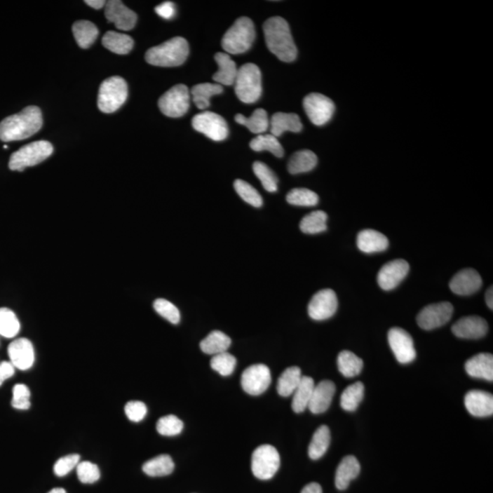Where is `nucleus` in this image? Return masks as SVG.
I'll return each mask as SVG.
<instances>
[{
    "mask_svg": "<svg viewBox=\"0 0 493 493\" xmlns=\"http://www.w3.org/2000/svg\"><path fill=\"white\" fill-rule=\"evenodd\" d=\"M189 54V46L186 39L175 37L149 48L145 53V60L158 67H177L186 62Z\"/></svg>",
    "mask_w": 493,
    "mask_h": 493,
    "instance_id": "nucleus-3",
    "label": "nucleus"
},
{
    "mask_svg": "<svg viewBox=\"0 0 493 493\" xmlns=\"http://www.w3.org/2000/svg\"><path fill=\"white\" fill-rule=\"evenodd\" d=\"M231 346V339L220 331L211 332L201 343L202 352L211 356L225 353Z\"/></svg>",
    "mask_w": 493,
    "mask_h": 493,
    "instance_id": "nucleus-30",
    "label": "nucleus"
},
{
    "mask_svg": "<svg viewBox=\"0 0 493 493\" xmlns=\"http://www.w3.org/2000/svg\"><path fill=\"white\" fill-rule=\"evenodd\" d=\"M314 381L310 377H302L300 384L293 393L292 407L295 413H302L309 407L314 389Z\"/></svg>",
    "mask_w": 493,
    "mask_h": 493,
    "instance_id": "nucleus-28",
    "label": "nucleus"
},
{
    "mask_svg": "<svg viewBox=\"0 0 493 493\" xmlns=\"http://www.w3.org/2000/svg\"><path fill=\"white\" fill-rule=\"evenodd\" d=\"M410 271V264L405 259H394L384 265L377 275L378 284L385 290H391L399 285Z\"/></svg>",
    "mask_w": 493,
    "mask_h": 493,
    "instance_id": "nucleus-16",
    "label": "nucleus"
},
{
    "mask_svg": "<svg viewBox=\"0 0 493 493\" xmlns=\"http://www.w3.org/2000/svg\"><path fill=\"white\" fill-rule=\"evenodd\" d=\"M215 60L219 66V71L213 75V80L222 86H233L238 74V68L234 60L226 53H216Z\"/></svg>",
    "mask_w": 493,
    "mask_h": 493,
    "instance_id": "nucleus-25",
    "label": "nucleus"
},
{
    "mask_svg": "<svg viewBox=\"0 0 493 493\" xmlns=\"http://www.w3.org/2000/svg\"><path fill=\"white\" fill-rule=\"evenodd\" d=\"M11 363L20 370H29L35 361V352L32 342L26 338L17 339L12 342L8 349Z\"/></svg>",
    "mask_w": 493,
    "mask_h": 493,
    "instance_id": "nucleus-18",
    "label": "nucleus"
},
{
    "mask_svg": "<svg viewBox=\"0 0 493 493\" xmlns=\"http://www.w3.org/2000/svg\"><path fill=\"white\" fill-rule=\"evenodd\" d=\"M318 162L316 154L310 150H302L290 157L288 170L290 174L306 173L313 170Z\"/></svg>",
    "mask_w": 493,
    "mask_h": 493,
    "instance_id": "nucleus-32",
    "label": "nucleus"
},
{
    "mask_svg": "<svg viewBox=\"0 0 493 493\" xmlns=\"http://www.w3.org/2000/svg\"><path fill=\"white\" fill-rule=\"evenodd\" d=\"M365 386L361 382H356L349 386L341 396V407L344 410L353 412L358 410L360 403L364 399Z\"/></svg>",
    "mask_w": 493,
    "mask_h": 493,
    "instance_id": "nucleus-39",
    "label": "nucleus"
},
{
    "mask_svg": "<svg viewBox=\"0 0 493 493\" xmlns=\"http://www.w3.org/2000/svg\"><path fill=\"white\" fill-rule=\"evenodd\" d=\"M72 32L77 44L81 48L92 46L99 35V30L95 24L88 20L76 21L72 26Z\"/></svg>",
    "mask_w": 493,
    "mask_h": 493,
    "instance_id": "nucleus-33",
    "label": "nucleus"
},
{
    "mask_svg": "<svg viewBox=\"0 0 493 493\" xmlns=\"http://www.w3.org/2000/svg\"><path fill=\"white\" fill-rule=\"evenodd\" d=\"M281 458L279 452L271 445H262L254 450L252 458V470L259 480L271 479L279 470Z\"/></svg>",
    "mask_w": 493,
    "mask_h": 493,
    "instance_id": "nucleus-8",
    "label": "nucleus"
},
{
    "mask_svg": "<svg viewBox=\"0 0 493 493\" xmlns=\"http://www.w3.org/2000/svg\"><path fill=\"white\" fill-rule=\"evenodd\" d=\"M304 107L311 122L317 126L327 123L335 110L334 102L320 93H311L305 97Z\"/></svg>",
    "mask_w": 493,
    "mask_h": 493,
    "instance_id": "nucleus-11",
    "label": "nucleus"
},
{
    "mask_svg": "<svg viewBox=\"0 0 493 493\" xmlns=\"http://www.w3.org/2000/svg\"><path fill=\"white\" fill-rule=\"evenodd\" d=\"M302 371L298 367L287 368L281 374L277 384V391L281 397L293 395L302 380Z\"/></svg>",
    "mask_w": 493,
    "mask_h": 493,
    "instance_id": "nucleus-37",
    "label": "nucleus"
},
{
    "mask_svg": "<svg viewBox=\"0 0 493 493\" xmlns=\"http://www.w3.org/2000/svg\"><path fill=\"white\" fill-rule=\"evenodd\" d=\"M11 405L16 410H29L30 407V391L28 386L23 385V384H19V385L14 386Z\"/></svg>",
    "mask_w": 493,
    "mask_h": 493,
    "instance_id": "nucleus-50",
    "label": "nucleus"
},
{
    "mask_svg": "<svg viewBox=\"0 0 493 493\" xmlns=\"http://www.w3.org/2000/svg\"><path fill=\"white\" fill-rule=\"evenodd\" d=\"M237 359L228 352L213 356L210 361L211 367L222 377H229L234 372Z\"/></svg>",
    "mask_w": 493,
    "mask_h": 493,
    "instance_id": "nucleus-46",
    "label": "nucleus"
},
{
    "mask_svg": "<svg viewBox=\"0 0 493 493\" xmlns=\"http://www.w3.org/2000/svg\"><path fill=\"white\" fill-rule=\"evenodd\" d=\"M453 314V306L450 302H443L429 304L420 311L417 317L419 327L424 330H433L446 325Z\"/></svg>",
    "mask_w": 493,
    "mask_h": 493,
    "instance_id": "nucleus-13",
    "label": "nucleus"
},
{
    "mask_svg": "<svg viewBox=\"0 0 493 493\" xmlns=\"http://www.w3.org/2000/svg\"><path fill=\"white\" fill-rule=\"evenodd\" d=\"M389 343L396 358L400 364H410L416 359L417 353L413 339L404 329L398 327L390 329Z\"/></svg>",
    "mask_w": 493,
    "mask_h": 493,
    "instance_id": "nucleus-15",
    "label": "nucleus"
},
{
    "mask_svg": "<svg viewBox=\"0 0 493 493\" xmlns=\"http://www.w3.org/2000/svg\"><path fill=\"white\" fill-rule=\"evenodd\" d=\"M20 323L16 314L8 308H0V335L13 338L19 334Z\"/></svg>",
    "mask_w": 493,
    "mask_h": 493,
    "instance_id": "nucleus-42",
    "label": "nucleus"
},
{
    "mask_svg": "<svg viewBox=\"0 0 493 493\" xmlns=\"http://www.w3.org/2000/svg\"><path fill=\"white\" fill-rule=\"evenodd\" d=\"M53 153V144L48 141H36L24 145L17 152L12 154L8 168L12 171H23L27 168L35 166L48 159Z\"/></svg>",
    "mask_w": 493,
    "mask_h": 493,
    "instance_id": "nucleus-7",
    "label": "nucleus"
},
{
    "mask_svg": "<svg viewBox=\"0 0 493 493\" xmlns=\"http://www.w3.org/2000/svg\"><path fill=\"white\" fill-rule=\"evenodd\" d=\"M360 470L359 461L356 457L347 456L342 459L339 464L337 473H335V486L340 491L349 488V484L356 478H358Z\"/></svg>",
    "mask_w": 493,
    "mask_h": 493,
    "instance_id": "nucleus-26",
    "label": "nucleus"
},
{
    "mask_svg": "<svg viewBox=\"0 0 493 493\" xmlns=\"http://www.w3.org/2000/svg\"><path fill=\"white\" fill-rule=\"evenodd\" d=\"M252 168L254 174L261 181L265 190L271 193L276 192L278 190V178L274 172L262 162L254 163Z\"/></svg>",
    "mask_w": 493,
    "mask_h": 493,
    "instance_id": "nucleus-44",
    "label": "nucleus"
},
{
    "mask_svg": "<svg viewBox=\"0 0 493 493\" xmlns=\"http://www.w3.org/2000/svg\"><path fill=\"white\" fill-rule=\"evenodd\" d=\"M183 428L182 420L175 415L163 417L157 421L156 424L157 432L160 435H166V437H173V435L180 434Z\"/></svg>",
    "mask_w": 493,
    "mask_h": 493,
    "instance_id": "nucleus-47",
    "label": "nucleus"
},
{
    "mask_svg": "<svg viewBox=\"0 0 493 493\" xmlns=\"http://www.w3.org/2000/svg\"><path fill=\"white\" fill-rule=\"evenodd\" d=\"M105 6V17L109 22L114 23L118 29L127 32L135 28L137 15L126 7L122 1L110 0Z\"/></svg>",
    "mask_w": 493,
    "mask_h": 493,
    "instance_id": "nucleus-17",
    "label": "nucleus"
},
{
    "mask_svg": "<svg viewBox=\"0 0 493 493\" xmlns=\"http://www.w3.org/2000/svg\"><path fill=\"white\" fill-rule=\"evenodd\" d=\"M14 374V365L11 362H2L0 364V386L8 378L13 377Z\"/></svg>",
    "mask_w": 493,
    "mask_h": 493,
    "instance_id": "nucleus-54",
    "label": "nucleus"
},
{
    "mask_svg": "<svg viewBox=\"0 0 493 493\" xmlns=\"http://www.w3.org/2000/svg\"><path fill=\"white\" fill-rule=\"evenodd\" d=\"M235 121L240 125L245 126L253 134L262 135L265 133L270 126L267 112L263 109H257L254 111L252 116L246 117L243 114H238L235 116Z\"/></svg>",
    "mask_w": 493,
    "mask_h": 493,
    "instance_id": "nucleus-31",
    "label": "nucleus"
},
{
    "mask_svg": "<svg viewBox=\"0 0 493 493\" xmlns=\"http://www.w3.org/2000/svg\"><path fill=\"white\" fill-rule=\"evenodd\" d=\"M271 383V370L266 365H250L242 373L241 386L247 394L262 395L269 389Z\"/></svg>",
    "mask_w": 493,
    "mask_h": 493,
    "instance_id": "nucleus-12",
    "label": "nucleus"
},
{
    "mask_svg": "<svg viewBox=\"0 0 493 493\" xmlns=\"http://www.w3.org/2000/svg\"><path fill=\"white\" fill-rule=\"evenodd\" d=\"M335 394V385L332 381L323 380L314 386L311 396L309 410L311 413L322 414L328 410Z\"/></svg>",
    "mask_w": 493,
    "mask_h": 493,
    "instance_id": "nucleus-22",
    "label": "nucleus"
},
{
    "mask_svg": "<svg viewBox=\"0 0 493 493\" xmlns=\"http://www.w3.org/2000/svg\"><path fill=\"white\" fill-rule=\"evenodd\" d=\"M154 309L168 322L177 325L180 322V313L177 307L166 299H157L154 302Z\"/></svg>",
    "mask_w": 493,
    "mask_h": 493,
    "instance_id": "nucleus-48",
    "label": "nucleus"
},
{
    "mask_svg": "<svg viewBox=\"0 0 493 493\" xmlns=\"http://www.w3.org/2000/svg\"><path fill=\"white\" fill-rule=\"evenodd\" d=\"M482 285L479 272L468 268L455 274L450 283V288L457 295H471L478 292Z\"/></svg>",
    "mask_w": 493,
    "mask_h": 493,
    "instance_id": "nucleus-19",
    "label": "nucleus"
},
{
    "mask_svg": "<svg viewBox=\"0 0 493 493\" xmlns=\"http://www.w3.org/2000/svg\"><path fill=\"white\" fill-rule=\"evenodd\" d=\"M160 111L165 116L178 118L184 116L190 107L189 88L184 84H177L160 97Z\"/></svg>",
    "mask_w": 493,
    "mask_h": 493,
    "instance_id": "nucleus-9",
    "label": "nucleus"
},
{
    "mask_svg": "<svg viewBox=\"0 0 493 493\" xmlns=\"http://www.w3.org/2000/svg\"><path fill=\"white\" fill-rule=\"evenodd\" d=\"M331 443V433L327 426H320L313 434L308 449V454L311 459L316 461L322 458L327 452Z\"/></svg>",
    "mask_w": 493,
    "mask_h": 493,
    "instance_id": "nucleus-35",
    "label": "nucleus"
},
{
    "mask_svg": "<svg viewBox=\"0 0 493 493\" xmlns=\"http://www.w3.org/2000/svg\"><path fill=\"white\" fill-rule=\"evenodd\" d=\"M465 369L471 377L492 382L493 356L491 353H479L474 356L466 362Z\"/></svg>",
    "mask_w": 493,
    "mask_h": 493,
    "instance_id": "nucleus-23",
    "label": "nucleus"
},
{
    "mask_svg": "<svg viewBox=\"0 0 493 493\" xmlns=\"http://www.w3.org/2000/svg\"><path fill=\"white\" fill-rule=\"evenodd\" d=\"M338 308L337 293L331 289L319 290L308 305V313L311 319L325 320L335 316Z\"/></svg>",
    "mask_w": 493,
    "mask_h": 493,
    "instance_id": "nucleus-14",
    "label": "nucleus"
},
{
    "mask_svg": "<svg viewBox=\"0 0 493 493\" xmlns=\"http://www.w3.org/2000/svg\"><path fill=\"white\" fill-rule=\"evenodd\" d=\"M301 493H323V489L320 484L311 482L305 486Z\"/></svg>",
    "mask_w": 493,
    "mask_h": 493,
    "instance_id": "nucleus-55",
    "label": "nucleus"
},
{
    "mask_svg": "<svg viewBox=\"0 0 493 493\" xmlns=\"http://www.w3.org/2000/svg\"><path fill=\"white\" fill-rule=\"evenodd\" d=\"M287 202L300 207H313L319 202V196L316 192L307 189H295L290 190L286 196Z\"/></svg>",
    "mask_w": 493,
    "mask_h": 493,
    "instance_id": "nucleus-43",
    "label": "nucleus"
},
{
    "mask_svg": "<svg viewBox=\"0 0 493 493\" xmlns=\"http://www.w3.org/2000/svg\"><path fill=\"white\" fill-rule=\"evenodd\" d=\"M196 131L201 133L211 140L220 142L229 135V127L224 118L212 112H203L196 114L192 120Z\"/></svg>",
    "mask_w": 493,
    "mask_h": 493,
    "instance_id": "nucleus-10",
    "label": "nucleus"
},
{
    "mask_svg": "<svg viewBox=\"0 0 493 493\" xmlns=\"http://www.w3.org/2000/svg\"><path fill=\"white\" fill-rule=\"evenodd\" d=\"M465 407L473 417H485L493 414V396L489 393L473 390L465 396Z\"/></svg>",
    "mask_w": 493,
    "mask_h": 493,
    "instance_id": "nucleus-21",
    "label": "nucleus"
},
{
    "mask_svg": "<svg viewBox=\"0 0 493 493\" xmlns=\"http://www.w3.org/2000/svg\"><path fill=\"white\" fill-rule=\"evenodd\" d=\"M102 45L112 53L126 55L134 48V39L123 33L108 32L102 38Z\"/></svg>",
    "mask_w": 493,
    "mask_h": 493,
    "instance_id": "nucleus-29",
    "label": "nucleus"
},
{
    "mask_svg": "<svg viewBox=\"0 0 493 493\" xmlns=\"http://www.w3.org/2000/svg\"><path fill=\"white\" fill-rule=\"evenodd\" d=\"M486 304L488 305L489 309H493V290L492 286L489 287L488 290H487L485 295Z\"/></svg>",
    "mask_w": 493,
    "mask_h": 493,
    "instance_id": "nucleus-57",
    "label": "nucleus"
},
{
    "mask_svg": "<svg viewBox=\"0 0 493 493\" xmlns=\"http://www.w3.org/2000/svg\"><path fill=\"white\" fill-rule=\"evenodd\" d=\"M235 92L238 98L245 104H253L262 95V72L258 66L247 63L238 69Z\"/></svg>",
    "mask_w": 493,
    "mask_h": 493,
    "instance_id": "nucleus-5",
    "label": "nucleus"
},
{
    "mask_svg": "<svg viewBox=\"0 0 493 493\" xmlns=\"http://www.w3.org/2000/svg\"><path fill=\"white\" fill-rule=\"evenodd\" d=\"M389 245V238L374 229H364L358 236V249L365 253L385 252Z\"/></svg>",
    "mask_w": 493,
    "mask_h": 493,
    "instance_id": "nucleus-24",
    "label": "nucleus"
},
{
    "mask_svg": "<svg viewBox=\"0 0 493 493\" xmlns=\"http://www.w3.org/2000/svg\"><path fill=\"white\" fill-rule=\"evenodd\" d=\"M339 371L344 377L352 378L358 376L364 367V362L350 351H343L337 358Z\"/></svg>",
    "mask_w": 493,
    "mask_h": 493,
    "instance_id": "nucleus-36",
    "label": "nucleus"
},
{
    "mask_svg": "<svg viewBox=\"0 0 493 493\" xmlns=\"http://www.w3.org/2000/svg\"><path fill=\"white\" fill-rule=\"evenodd\" d=\"M488 323L480 316H467L457 320L452 326L453 334L462 339H480L488 332Z\"/></svg>",
    "mask_w": 493,
    "mask_h": 493,
    "instance_id": "nucleus-20",
    "label": "nucleus"
},
{
    "mask_svg": "<svg viewBox=\"0 0 493 493\" xmlns=\"http://www.w3.org/2000/svg\"><path fill=\"white\" fill-rule=\"evenodd\" d=\"M175 464L171 457L166 454L159 455L145 462L143 466L144 473L150 477H163L173 473Z\"/></svg>",
    "mask_w": 493,
    "mask_h": 493,
    "instance_id": "nucleus-38",
    "label": "nucleus"
},
{
    "mask_svg": "<svg viewBox=\"0 0 493 493\" xmlns=\"http://www.w3.org/2000/svg\"><path fill=\"white\" fill-rule=\"evenodd\" d=\"M43 119L41 109L28 107L20 113L5 118L0 123V140L20 141L37 134L41 129Z\"/></svg>",
    "mask_w": 493,
    "mask_h": 493,
    "instance_id": "nucleus-1",
    "label": "nucleus"
},
{
    "mask_svg": "<svg viewBox=\"0 0 493 493\" xmlns=\"http://www.w3.org/2000/svg\"><path fill=\"white\" fill-rule=\"evenodd\" d=\"M255 36V27L252 20L241 17L224 35L222 48L226 53L233 55L246 53L252 48Z\"/></svg>",
    "mask_w": 493,
    "mask_h": 493,
    "instance_id": "nucleus-4",
    "label": "nucleus"
},
{
    "mask_svg": "<svg viewBox=\"0 0 493 493\" xmlns=\"http://www.w3.org/2000/svg\"><path fill=\"white\" fill-rule=\"evenodd\" d=\"M48 493H67L65 489L62 488H54Z\"/></svg>",
    "mask_w": 493,
    "mask_h": 493,
    "instance_id": "nucleus-58",
    "label": "nucleus"
},
{
    "mask_svg": "<svg viewBox=\"0 0 493 493\" xmlns=\"http://www.w3.org/2000/svg\"><path fill=\"white\" fill-rule=\"evenodd\" d=\"M270 126L271 134L275 137L284 132L299 133L302 129L300 117L296 114L276 113L271 117Z\"/></svg>",
    "mask_w": 493,
    "mask_h": 493,
    "instance_id": "nucleus-27",
    "label": "nucleus"
},
{
    "mask_svg": "<svg viewBox=\"0 0 493 493\" xmlns=\"http://www.w3.org/2000/svg\"><path fill=\"white\" fill-rule=\"evenodd\" d=\"M125 412L133 422H140L147 416V407L141 401H130L126 405Z\"/></svg>",
    "mask_w": 493,
    "mask_h": 493,
    "instance_id": "nucleus-52",
    "label": "nucleus"
},
{
    "mask_svg": "<svg viewBox=\"0 0 493 493\" xmlns=\"http://www.w3.org/2000/svg\"><path fill=\"white\" fill-rule=\"evenodd\" d=\"M234 189L238 195L248 204L255 208H261L263 204L262 196L246 181L237 180L234 182Z\"/></svg>",
    "mask_w": 493,
    "mask_h": 493,
    "instance_id": "nucleus-45",
    "label": "nucleus"
},
{
    "mask_svg": "<svg viewBox=\"0 0 493 493\" xmlns=\"http://www.w3.org/2000/svg\"><path fill=\"white\" fill-rule=\"evenodd\" d=\"M86 4L95 8V10H101L107 4V2L104 1V0H86Z\"/></svg>",
    "mask_w": 493,
    "mask_h": 493,
    "instance_id": "nucleus-56",
    "label": "nucleus"
},
{
    "mask_svg": "<svg viewBox=\"0 0 493 493\" xmlns=\"http://www.w3.org/2000/svg\"><path fill=\"white\" fill-rule=\"evenodd\" d=\"M327 214L322 210L306 215L300 222L301 231L305 234H317L327 229Z\"/></svg>",
    "mask_w": 493,
    "mask_h": 493,
    "instance_id": "nucleus-40",
    "label": "nucleus"
},
{
    "mask_svg": "<svg viewBox=\"0 0 493 493\" xmlns=\"http://www.w3.org/2000/svg\"><path fill=\"white\" fill-rule=\"evenodd\" d=\"M128 97V87L122 77L113 76L102 81L98 93V108L104 114L119 110Z\"/></svg>",
    "mask_w": 493,
    "mask_h": 493,
    "instance_id": "nucleus-6",
    "label": "nucleus"
},
{
    "mask_svg": "<svg viewBox=\"0 0 493 493\" xmlns=\"http://www.w3.org/2000/svg\"><path fill=\"white\" fill-rule=\"evenodd\" d=\"M269 50L284 62H292L297 57V48L293 41L288 22L283 18L272 17L263 25Z\"/></svg>",
    "mask_w": 493,
    "mask_h": 493,
    "instance_id": "nucleus-2",
    "label": "nucleus"
},
{
    "mask_svg": "<svg viewBox=\"0 0 493 493\" xmlns=\"http://www.w3.org/2000/svg\"><path fill=\"white\" fill-rule=\"evenodd\" d=\"M80 464V456L71 454L62 457L54 465V473L59 477L66 476Z\"/></svg>",
    "mask_w": 493,
    "mask_h": 493,
    "instance_id": "nucleus-51",
    "label": "nucleus"
},
{
    "mask_svg": "<svg viewBox=\"0 0 493 493\" xmlns=\"http://www.w3.org/2000/svg\"><path fill=\"white\" fill-rule=\"evenodd\" d=\"M156 14L163 19L170 20L175 17V6L173 2L166 1L156 8Z\"/></svg>",
    "mask_w": 493,
    "mask_h": 493,
    "instance_id": "nucleus-53",
    "label": "nucleus"
},
{
    "mask_svg": "<svg viewBox=\"0 0 493 493\" xmlns=\"http://www.w3.org/2000/svg\"><path fill=\"white\" fill-rule=\"evenodd\" d=\"M77 476L81 482L95 483L101 477L98 466L93 462L83 461L77 465Z\"/></svg>",
    "mask_w": 493,
    "mask_h": 493,
    "instance_id": "nucleus-49",
    "label": "nucleus"
},
{
    "mask_svg": "<svg viewBox=\"0 0 493 493\" xmlns=\"http://www.w3.org/2000/svg\"><path fill=\"white\" fill-rule=\"evenodd\" d=\"M250 147L256 152L269 151L272 155L277 157H283L284 155L283 147H281L277 137L271 134L259 135L250 142Z\"/></svg>",
    "mask_w": 493,
    "mask_h": 493,
    "instance_id": "nucleus-41",
    "label": "nucleus"
},
{
    "mask_svg": "<svg viewBox=\"0 0 493 493\" xmlns=\"http://www.w3.org/2000/svg\"><path fill=\"white\" fill-rule=\"evenodd\" d=\"M223 93V87L217 83H199L191 90L193 101L199 110H205L210 105L211 97Z\"/></svg>",
    "mask_w": 493,
    "mask_h": 493,
    "instance_id": "nucleus-34",
    "label": "nucleus"
}]
</instances>
